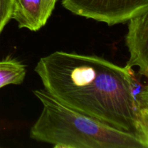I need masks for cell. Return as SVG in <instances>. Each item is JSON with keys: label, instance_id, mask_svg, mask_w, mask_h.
<instances>
[{"label": "cell", "instance_id": "cell-1", "mask_svg": "<svg viewBox=\"0 0 148 148\" xmlns=\"http://www.w3.org/2000/svg\"><path fill=\"white\" fill-rule=\"evenodd\" d=\"M44 90L64 105L148 145V86L132 68L94 55L57 51L35 67Z\"/></svg>", "mask_w": 148, "mask_h": 148}, {"label": "cell", "instance_id": "cell-2", "mask_svg": "<svg viewBox=\"0 0 148 148\" xmlns=\"http://www.w3.org/2000/svg\"><path fill=\"white\" fill-rule=\"evenodd\" d=\"M42 105L30 137L54 148H147L134 134L117 130L56 100L44 89L33 90Z\"/></svg>", "mask_w": 148, "mask_h": 148}, {"label": "cell", "instance_id": "cell-3", "mask_svg": "<svg viewBox=\"0 0 148 148\" xmlns=\"http://www.w3.org/2000/svg\"><path fill=\"white\" fill-rule=\"evenodd\" d=\"M62 4L76 15L109 26L148 11V0H62Z\"/></svg>", "mask_w": 148, "mask_h": 148}, {"label": "cell", "instance_id": "cell-4", "mask_svg": "<svg viewBox=\"0 0 148 148\" xmlns=\"http://www.w3.org/2000/svg\"><path fill=\"white\" fill-rule=\"evenodd\" d=\"M126 45L130 52V59L126 67L137 66L138 73L148 77V11L128 20Z\"/></svg>", "mask_w": 148, "mask_h": 148}, {"label": "cell", "instance_id": "cell-5", "mask_svg": "<svg viewBox=\"0 0 148 148\" xmlns=\"http://www.w3.org/2000/svg\"><path fill=\"white\" fill-rule=\"evenodd\" d=\"M26 75V66L20 61L7 59L0 61V88L9 85H20Z\"/></svg>", "mask_w": 148, "mask_h": 148}, {"label": "cell", "instance_id": "cell-6", "mask_svg": "<svg viewBox=\"0 0 148 148\" xmlns=\"http://www.w3.org/2000/svg\"><path fill=\"white\" fill-rule=\"evenodd\" d=\"M14 0H0V33L12 19Z\"/></svg>", "mask_w": 148, "mask_h": 148}, {"label": "cell", "instance_id": "cell-7", "mask_svg": "<svg viewBox=\"0 0 148 148\" xmlns=\"http://www.w3.org/2000/svg\"><path fill=\"white\" fill-rule=\"evenodd\" d=\"M56 2V0H41V20L43 25L51 15Z\"/></svg>", "mask_w": 148, "mask_h": 148}]
</instances>
